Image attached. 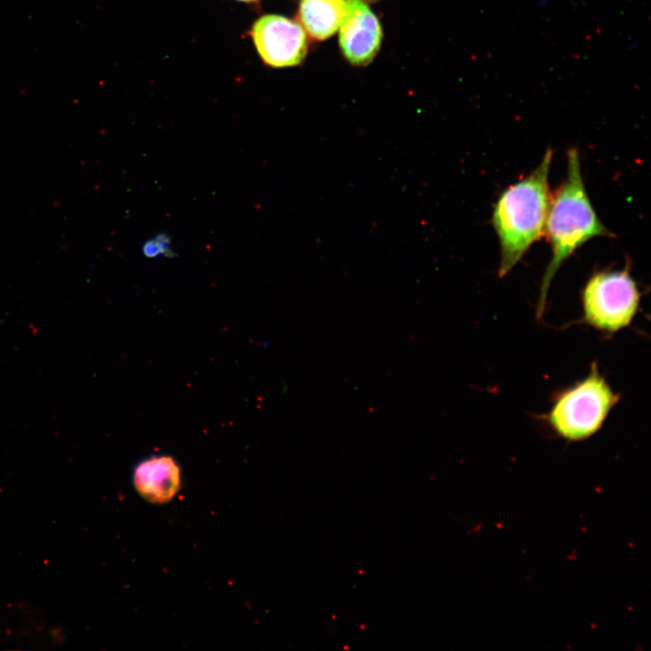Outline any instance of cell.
Here are the masks:
<instances>
[{
    "label": "cell",
    "mask_w": 651,
    "mask_h": 651,
    "mask_svg": "<svg viewBox=\"0 0 651 651\" xmlns=\"http://www.w3.org/2000/svg\"><path fill=\"white\" fill-rule=\"evenodd\" d=\"M142 251L146 258L150 259L163 255V251L155 238L145 241L142 247Z\"/></svg>",
    "instance_id": "9c48e42d"
},
{
    "label": "cell",
    "mask_w": 651,
    "mask_h": 651,
    "mask_svg": "<svg viewBox=\"0 0 651 651\" xmlns=\"http://www.w3.org/2000/svg\"><path fill=\"white\" fill-rule=\"evenodd\" d=\"M641 293L630 273L628 261L624 269L594 271L580 291L583 318L593 328L614 334L634 320Z\"/></svg>",
    "instance_id": "277c9868"
},
{
    "label": "cell",
    "mask_w": 651,
    "mask_h": 651,
    "mask_svg": "<svg viewBox=\"0 0 651 651\" xmlns=\"http://www.w3.org/2000/svg\"><path fill=\"white\" fill-rule=\"evenodd\" d=\"M181 467L171 456H151L140 461L132 474L137 493L153 504L172 500L181 488Z\"/></svg>",
    "instance_id": "52a82bcc"
},
{
    "label": "cell",
    "mask_w": 651,
    "mask_h": 651,
    "mask_svg": "<svg viewBox=\"0 0 651 651\" xmlns=\"http://www.w3.org/2000/svg\"><path fill=\"white\" fill-rule=\"evenodd\" d=\"M346 0H302L298 19L308 34L316 40H325L340 27Z\"/></svg>",
    "instance_id": "ba28073f"
},
{
    "label": "cell",
    "mask_w": 651,
    "mask_h": 651,
    "mask_svg": "<svg viewBox=\"0 0 651 651\" xmlns=\"http://www.w3.org/2000/svg\"><path fill=\"white\" fill-rule=\"evenodd\" d=\"M552 156L549 147L539 165L503 190L493 206L491 221L500 248L499 278L506 276L544 234Z\"/></svg>",
    "instance_id": "7a4b0ae2"
},
{
    "label": "cell",
    "mask_w": 651,
    "mask_h": 651,
    "mask_svg": "<svg viewBox=\"0 0 651 651\" xmlns=\"http://www.w3.org/2000/svg\"><path fill=\"white\" fill-rule=\"evenodd\" d=\"M619 401L596 363L588 375L557 393L547 414L553 432L568 441H582L596 434Z\"/></svg>",
    "instance_id": "3957f363"
},
{
    "label": "cell",
    "mask_w": 651,
    "mask_h": 651,
    "mask_svg": "<svg viewBox=\"0 0 651 651\" xmlns=\"http://www.w3.org/2000/svg\"><path fill=\"white\" fill-rule=\"evenodd\" d=\"M339 29L341 50L351 63L366 65L375 57L382 33L377 17L364 2L346 0Z\"/></svg>",
    "instance_id": "8992f818"
},
{
    "label": "cell",
    "mask_w": 651,
    "mask_h": 651,
    "mask_svg": "<svg viewBox=\"0 0 651 651\" xmlns=\"http://www.w3.org/2000/svg\"><path fill=\"white\" fill-rule=\"evenodd\" d=\"M544 234L552 256L541 282L537 318L544 312L550 285L561 264L591 239L614 237L599 220L587 193L577 148L567 152L566 176L552 194Z\"/></svg>",
    "instance_id": "6da1fadb"
},
{
    "label": "cell",
    "mask_w": 651,
    "mask_h": 651,
    "mask_svg": "<svg viewBox=\"0 0 651 651\" xmlns=\"http://www.w3.org/2000/svg\"><path fill=\"white\" fill-rule=\"evenodd\" d=\"M239 1H243V2H253V1H256V0H239Z\"/></svg>",
    "instance_id": "30bf717a"
},
{
    "label": "cell",
    "mask_w": 651,
    "mask_h": 651,
    "mask_svg": "<svg viewBox=\"0 0 651 651\" xmlns=\"http://www.w3.org/2000/svg\"><path fill=\"white\" fill-rule=\"evenodd\" d=\"M251 36L263 61L272 67L297 65L307 52V39L302 26L281 15L261 16L254 23Z\"/></svg>",
    "instance_id": "5b68a950"
}]
</instances>
